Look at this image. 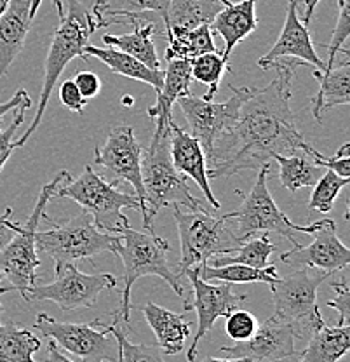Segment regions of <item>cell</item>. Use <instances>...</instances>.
<instances>
[{"mask_svg":"<svg viewBox=\"0 0 350 362\" xmlns=\"http://www.w3.org/2000/svg\"><path fill=\"white\" fill-rule=\"evenodd\" d=\"M295 66V59L277 62L274 81L265 88H251L237 122L214 143L208 157L209 180L270 169L274 156H293L308 145L289 107Z\"/></svg>","mask_w":350,"mask_h":362,"instance_id":"cell-1","label":"cell"},{"mask_svg":"<svg viewBox=\"0 0 350 362\" xmlns=\"http://www.w3.org/2000/svg\"><path fill=\"white\" fill-rule=\"evenodd\" d=\"M169 251H171V246L168 240L156 235L153 232L143 233L129 226L120 233V246L117 249V256H120L124 263V289L122 303H120V310L115 314V319H120V322L124 324H129L131 308H133L131 289L138 279L146 277V275L161 277L168 282L183 300V308L192 310L190 300H188L185 288L182 286V279L168 262Z\"/></svg>","mask_w":350,"mask_h":362,"instance_id":"cell-2","label":"cell"},{"mask_svg":"<svg viewBox=\"0 0 350 362\" xmlns=\"http://www.w3.org/2000/svg\"><path fill=\"white\" fill-rule=\"evenodd\" d=\"M69 4V13L59 20V26L54 30L51 45H49V52L46 58V71H44V82L42 90H40L39 107H37L35 117H33L32 124L26 127V131L21 134L18 141H14L16 148H21L30 136L37 131L40 120H42L44 112H46L49 100L52 96L58 78L65 71V68L71 59L81 58L88 62L84 54V49L89 45V39L98 28V23L94 16L82 6L78 0H66Z\"/></svg>","mask_w":350,"mask_h":362,"instance_id":"cell-3","label":"cell"},{"mask_svg":"<svg viewBox=\"0 0 350 362\" xmlns=\"http://www.w3.org/2000/svg\"><path fill=\"white\" fill-rule=\"evenodd\" d=\"M169 131H153L152 143L141 156V180L145 188V206L148 220L156 218L164 207L180 206L188 211H209L199 199L192 195L185 176L175 169L169 152Z\"/></svg>","mask_w":350,"mask_h":362,"instance_id":"cell-4","label":"cell"},{"mask_svg":"<svg viewBox=\"0 0 350 362\" xmlns=\"http://www.w3.org/2000/svg\"><path fill=\"white\" fill-rule=\"evenodd\" d=\"M56 197H66L77 202L86 213L91 214L98 230L112 235H120L129 228V220L122 209L127 207L143 213L141 204L134 195L117 190V181H107L91 165H86L78 178H70L62 185Z\"/></svg>","mask_w":350,"mask_h":362,"instance_id":"cell-5","label":"cell"},{"mask_svg":"<svg viewBox=\"0 0 350 362\" xmlns=\"http://www.w3.org/2000/svg\"><path fill=\"white\" fill-rule=\"evenodd\" d=\"M71 176L69 171H62L54 176V180L44 185L33 206L32 214L21 226L20 233L13 237L9 244L0 251V272L4 279L11 282L6 291H18L26 300V293L32 286L37 284V269L40 267V259L37 256L35 235L39 232L40 221L46 218V207L52 197H56L59 187L65 185Z\"/></svg>","mask_w":350,"mask_h":362,"instance_id":"cell-6","label":"cell"},{"mask_svg":"<svg viewBox=\"0 0 350 362\" xmlns=\"http://www.w3.org/2000/svg\"><path fill=\"white\" fill-rule=\"evenodd\" d=\"M171 209L182 244V258L176 267L180 279L187 270L204 265L214 256L231 255L243 244L227 221L213 216L211 211H188L180 206H173Z\"/></svg>","mask_w":350,"mask_h":362,"instance_id":"cell-7","label":"cell"},{"mask_svg":"<svg viewBox=\"0 0 350 362\" xmlns=\"http://www.w3.org/2000/svg\"><path fill=\"white\" fill-rule=\"evenodd\" d=\"M270 169H262L258 171L257 181L251 187L250 194L243 199V204L232 213L225 214V221H233L235 223L237 239L240 243L250 239L257 232H276L288 239L295 247H300L298 235L300 233H315L321 228L322 220L314 221L310 225H295L274 202L270 195L269 185H267V176Z\"/></svg>","mask_w":350,"mask_h":362,"instance_id":"cell-8","label":"cell"},{"mask_svg":"<svg viewBox=\"0 0 350 362\" xmlns=\"http://www.w3.org/2000/svg\"><path fill=\"white\" fill-rule=\"evenodd\" d=\"M52 226L44 232H37L35 247L54 259L56 265L75 263L78 259H91L100 252H114L120 246V235H112L98 230L91 214L84 209L77 216L54 223L46 216Z\"/></svg>","mask_w":350,"mask_h":362,"instance_id":"cell-9","label":"cell"},{"mask_svg":"<svg viewBox=\"0 0 350 362\" xmlns=\"http://www.w3.org/2000/svg\"><path fill=\"white\" fill-rule=\"evenodd\" d=\"M331 275L333 274L327 272L312 275L307 267H303L286 277H277V281L270 284L274 298L272 317L289 324L295 338H310V334L325 324L317 307V289Z\"/></svg>","mask_w":350,"mask_h":362,"instance_id":"cell-10","label":"cell"},{"mask_svg":"<svg viewBox=\"0 0 350 362\" xmlns=\"http://www.w3.org/2000/svg\"><path fill=\"white\" fill-rule=\"evenodd\" d=\"M35 327L44 337L52 338L58 346L81 357V362H117L119 343L110 331V324L101 320L93 322H62L40 312L35 319Z\"/></svg>","mask_w":350,"mask_h":362,"instance_id":"cell-11","label":"cell"},{"mask_svg":"<svg viewBox=\"0 0 350 362\" xmlns=\"http://www.w3.org/2000/svg\"><path fill=\"white\" fill-rule=\"evenodd\" d=\"M117 288V277L112 274H82L74 263L54 267V281L35 284L26 293L28 301H54L62 310L91 308L103 291Z\"/></svg>","mask_w":350,"mask_h":362,"instance_id":"cell-12","label":"cell"},{"mask_svg":"<svg viewBox=\"0 0 350 362\" xmlns=\"http://www.w3.org/2000/svg\"><path fill=\"white\" fill-rule=\"evenodd\" d=\"M231 90L232 98H228L225 103H214V101L192 96V94L176 101V105L182 108L183 115H185L187 124L190 126V134L202 146L206 158L211 156L214 143L220 139V136L227 133L237 122L240 107L251 94V88L231 86Z\"/></svg>","mask_w":350,"mask_h":362,"instance_id":"cell-13","label":"cell"},{"mask_svg":"<svg viewBox=\"0 0 350 362\" xmlns=\"http://www.w3.org/2000/svg\"><path fill=\"white\" fill-rule=\"evenodd\" d=\"M143 148L134 136L133 127L119 126L110 131L105 143L94 150V164L103 168L114 181H127L134 188V197L141 204L143 226L153 232L145 206V188L141 180Z\"/></svg>","mask_w":350,"mask_h":362,"instance_id":"cell-14","label":"cell"},{"mask_svg":"<svg viewBox=\"0 0 350 362\" xmlns=\"http://www.w3.org/2000/svg\"><path fill=\"white\" fill-rule=\"evenodd\" d=\"M185 277H188L194 289V301H190V308L197 312V333L194 334L192 345L188 349L187 362H195L199 341L213 329L214 322L220 317L231 315L243 301H246L247 296L233 293V284H228V282L214 286L202 281L194 269L187 270Z\"/></svg>","mask_w":350,"mask_h":362,"instance_id":"cell-15","label":"cell"},{"mask_svg":"<svg viewBox=\"0 0 350 362\" xmlns=\"http://www.w3.org/2000/svg\"><path fill=\"white\" fill-rule=\"evenodd\" d=\"M218 352L225 359H246L247 362H279L300 354L295 346V333L291 326L276 317L258 326L251 339L221 346Z\"/></svg>","mask_w":350,"mask_h":362,"instance_id":"cell-16","label":"cell"},{"mask_svg":"<svg viewBox=\"0 0 350 362\" xmlns=\"http://www.w3.org/2000/svg\"><path fill=\"white\" fill-rule=\"evenodd\" d=\"M302 0H288L286 7V20L277 42L272 45L265 56L258 59L262 70H270L281 59H302L303 65L314 66L315 70H326V62H322L315 52L308 26H305L298 16V4Z\"/></svg>","mask_w":350,"mask_h":362,"instance_id":"cell-17","label":"cell"},{"mask_svg":"<svg viewBox=\"0 0 350 362\" xmlns=\"http://www.w3.org/2000/svg\"><path fill=\"white\" fill-rule=\"evenodd\" d=\"M279 259L286 265L319 269L327 274L347 269L350 263V249L340 240L337 233V223L333 220H322L321 228L314 233L310 246L295 247L282 252Z\"/></svg>","mask_w":350,"mask_h":362,"instance_id":"cell-18","label":"cell"},{"mask_svg":"<svg viewBox=\"0 0 350 362\" xmlns=\"http://www.w3.org/2000/svg\"><path fill=\"white\" fill-rule=\"evenodd\" d=\"M169 152L176 171L182 176H188L197 183L202 195L214 211L221 209V204L214 197L211 190V180L208 176V158L204 150L199 145L197 139L190 133L183 131L178 124L173 120L171 131H169Z\"/></svg>","mask_w":350,"mask_h":362,"instance_id":"cell-19","label":"cell"},{"mask_svg":"<svg viewBox=\"0 0 350 362\" xmlns=\"http://www.w3.org/2000/svg\"><path fill=\"white\" fill-rule=\"evenodd\" d=\"M32 21L30 0H9L0 16V78L23 51Z\"/></svg>","mask_w":350,"mask_h":362,"instance_id":"cell-20","label":"cell"},{"mask_svg":"<svg viewBox=\"0 0 350 362\" xmlns=\"http://www.w3.org/2000/svg\"><path fill=\"white\" fill-rule=\"evenodd\" d=\"M257 2L258 0H240L239 4L232 2L231 6H225L209 25L211 32L218 33L223 39L225 47L221 51V56L227 62L233 47L243 42L258 26L257 11H255Z\"/></svg>","mask_w":350,"mask_h":362,"instance_id":"cell-21","label":"cell"},{"mask_svg":"<svg viewBox=\"0 0 350 362\" xmlns=\"http://www.w3.org/2000/svg\"><path fill=\"white\" fill-rule=\"evenodd\" d=\"M190 59H171L164 71L163 89L157 93V103L148 108V115L156 119V129H168L173 122V105L180 98L190 94Z\"/></svg>","mask_w":350,"mask_h":362,"instance_id":"cell-22","label":"cell"},{"mask_svg":"<svg viewBox=\"0 0 350 362\" xmlns=\"http://www.w3.org/2000/svg\"><path fill=\"white\" fill-rule=\"evenodd\" d=\"M143 317L148 322L150 329L157 338V346L168 356L183 352L192 324L182 314L168 310L156 303H146L140 307Z\"/></svg>","mask_w":350,"mask_h":362,"instance_id":"cell-23","label":"cell"},{"mask_svg":"<svg viewBox=\"0 0 350 362\" xmlns=\"http://www.w3.org/2000/svg\"><path fill=\"white\" fill-rule=\"evenodd\" d=\"M225 7L220 0H171L164 23V35H182L199 26L211 25Z\"/></svg>","mask_w":350,"mask_h":362,"instance_id":"cell-24","label":"cell"},{"mask_svg":"<svg viewBox=\"0 0 350 362\" xmlns=\"http://www.w3.org/2000/svg\"><path fill=\"white\" fill-rule=\"evenodd\" d=\"M314 77L319 82V90L312 96L310 110L317 122H322V113L329 108L350 103V66L347 62L329 70H315Z\"/></svg>","mask_w":350,"mask_h":362,"instance_id":"cell-25","label":"cell"},{"mask_svg":"<svg viewBox=\"0 0 350 362\" xmlns=\"http://www.w3.org/2000/svg\"><path fill=\"white\" fill-rule=\"evenodd\" d=\"M84 54L88 59L91 56L100 59L101 63H105L117 75H122V77L133 78V81H140L152 86L156 89V93H159L163 89L164 70H152V68L143 65L141 62H138L133 56L126 54V52L117 51L114 47H96V45L89 44L84 49Z\"/></svg>","mask_w":350,"mask_h":362,"instance_id":"cell-26","label":"cell"},{"mask_svg":"<svg viewBox=\"0 0 350 362\" xmlns=\"http://www.w3.org/2000/svg\"><path fill=\"white\" fill-rule=\"evenodd\" d=\"M171 0H98L93 6V16L100 26L112 25L117 18H126L133 23L146 14H156L163 21V28L165 23V13Z\"/></svg>","mask_w":350,"mask_h":362,"instance_id":"cell-27","label":"cell"},{"mask_svg":"<svg viewBox=\"0 0 350 362\" xmlns=\"http://www.w3.org/2000/svg\"><path fill=\"white\" fill-rule=\"evenodd\" d=\"M350 349V327L349 326H326L308 338L307 349L302 352L298 362H338Z\"/></svg>","mask_w":350,"mask_h":362,"instance_id":"cell-28","label":"cell"},{"mask_svg":"<svg viewBox=\"0 0 350 362\" xmlns=\"http://www.w3.org/2000/svg\"><path fill=\"white\" fill-rule=\"evenodd\" d=\"M133 25L134 32L124 33V35H105L103 42L108 47L133 56L152 70H161V59L157 56L156 42H153V33L157 32V26L153 23L140 25L138 21H133Z\"/></svg>","mask_w":350,"mask_h":362,"instance_id":"cell-29","label":"cell"},{"mask_svg":"<svg viewBox=\"0 0 350 362\" xmlns=\"http://www.w3.org/2000/svg\"><path fill=\"white\" fill-rule=\"evenodd\" d=\"M40 339L13 320H0V362H35Z\"/></svg>","mask_w":350,"mask_h":362,"instance_id":"cell-30","label":"cell"},{"mask_svg":"<svg viewBox=\"0 0 350 362\" xmlns=\"http://www.w3.org/2000/svg\"><path fill=\"white\" fill-rule=\"evenodd\" d=\"M199 277L202 281H221L228 284H246V282H263V284H274L277 281L276 265H269L267 269H253L247 265H223V267H209L199 265L194 267Z\"/></svg>","mask_w":350,"mask_h":362,"instance_id":"cell-31","label":"cell"},{"mask_svg":"<svg viewBox=\"0 0 350 362\" xmlns=\"http://www.w3.org/2000/svg\"><path fill=\"white\" fill-rule=\"evenodd\" d=\"M279 164V180L282 187L295 194L305 187H314L322 176V168H317L307 153L296 152L293 156H274Z\"/></svg>","mask_w":350,"mask_h":362,"instance_id":"cell-32","label":"cell"},{"mask_svg":"<svg viewBox=\"0 0 350 362\" xmlns=\"http://www.w3.org/2000/svg\"><path fill=\"white\" fill-rule=\"evenodd\" d=\"M276 251V246L270 243V237L259 235L257 239H247L240 244L231 255L214 256L206 262L209 267H223V265H247L253 269H267L272 263L269 262L270 255Z\"/></svg>","mask_w":350,"mask_h":362,"instance_id":"cell-33","label":"cell"},{"mask_svg":"<svg viewBox=\"0 0 350 362\" xmlns=\"http://www.w3.org/2000/svg\"><path fill=\"white\" fill-rule=\"evenodd\" d=\"M168 42V47H165V59L168 62H171V59H194L197 56L218 51L209 25L199 26V28L190 30L182 35L169 37Z\"/></svg>","mask_w":350,"mask_h":362,"instance_id":"cell-34","label":"cell"},{"mask_svg":"<svg viewBox=\"0 0 350 362\" xmlns=\"http://www.w3.org/2000/svg\"><path fill=\"white\" fill-rule=\"evenodd\" d=\"M227 70H228V62L221 56L220 51L209 52V54H202V56H197V58L190 59L192 81L208 86V93L202 96L208 101H213V98L216 96L218 89H220V84H221V78H223L225 71Z\"/></svg>","mask_w":350,"mask_h":362,"instance_id":"cell-35","label":"cell"},{"mask_svg":"<svg viewBox=\"0 0 350 362\" xmlns=\"http://www.w3.org/2000/svg\"><path fill=\"white\" fill-rule=\"evenodd\" d=\"M350 183V178H342L337 173L327 171L317 183L314 185L312 197L308 201V209L319 211V213H329L333 209V204L340 195V192Z\"/></svg>","mask_w":350,"mask_h":362,"instance_id":"cell-36","label":"cell"},{"mask_svg":"<svg viewBox=\"0 0 350 362\" xmlns=\"http://www.w3.org/2000/svg\"><path fill=\"white\" fill-rule=\"evenodd\" d=\"M110 331L119 343V362H165L164 352L159 346L136 345L129 341L126 333L117 326V319L110 324Z\"/></svg>","mask_w":350,"mask_h":362,"instance_id":"cell-37","label":"cell"},{"mask_svg":"<svg viewBox=\"0 0 350 362\" xmlns=\"http://www.w3.org/2000/svg\"><path fill=\"white\" fill-rule=\"evenodd\" d=\"M350 35V0H338V20L337 26H334L333 37H331V42L327 45V51H329V58L326 62V70L334 66L337 62V56L345 54L349 56L350 52L344 47V44L347 42Z\"/></svg>","mask_w":350,"mask_h":362,"instance_id":"cell-38","label":"cell"},{"mask_svg":"<svg viewBox=\"0 0 350 362\" xmlns=\"http://www.w3.org/2000/svg\"><path fill=\"white\" fill-rule=\"evenodd\" d=\"M302 152L307 153L317 168H327V171L337 173L342 178H350V143H344L340 150L331 157H325L310 145H305Z\"/></svg>","mask_w":350,"mask_h":362,"instance_id":"cell-39","label":"cell"},{"mask_svg":"<svg viewBox=\"0 0 350 362\" xmlns=\"http://www.w3.org/2000/svg\"><path fill=\"white\" fill-rule=\"evenodd\" d=\"M258 320L251 312L247 310H233L231 315L227 317V324H225V329L227 334L231 337L235 343L247 341L255 337L258 329Z\"/></svg>","mask_w":350,"mask_h":362,"instance_id":"cell-40","label":"cell"},{"mask_svg":"<svg viewBox=\"0 0 350 362\" xmlns=\"http://www.w3.org/2000/svg\"><path fill=\"white\" fill-rule=\"evenodd\" d=\"M25 112L26 108H18V110H14V119L13 122H11V126L7 127V129L0 131V171L4 169L6 162L9 160L11 153L16 150L13 139H14V134H16L18 129L21 127V124H23Z\"/></svg>","mask_w":350,"mask_h":362,"instance_id":"cell-41","label":"cell"},{"mask_svg":"<svg viewBox=\"0 0 350 362\" xmlns=\"http://www.w3.org/2000/svg\"><path fill=\"white\" fill-rule=\"evenodd\" d=\"M331 288L337 291V298L327 301V307L333 308V310L338 312L340 315V320H338V326H349L350 320V289L347 279H342V281L331 282Z\"/></svg>","mask_w":350,"mask_h":362,"instance_id":"cell-42","label":"cell"},{"mask_svg":"<svg viewBox=\"0 0 350 362\" xmlns=\"http://www.w3.org/2000/svg\"><path fill=\"white\" fill-rule=\"evenodd\" d=\"M59 100H62V103L65 105L69 110L77 113L84 112L86 105H88V100L82 96L81 90L77 89V86H75V82L71 81V78L59 86Z\"/></svg>","mask_w":350,"mask_h":362,"instance_id":"cell-43","label":"cell"},{"mask_svg":"<svg viewBox=\"0 0 350 362\" xmlns=\"http://www.w3.org/2000/svg\"><path fill=\"white\" fill-rule=\"evenodd\" d=\"M74 82L86 100L94 98L101 90L100 77H98L96 74H93V71H78V74L75 75Z\"/></svg>","mask_w":350,"mask_h":362,"instance_id":"cell-44","label":"cell"},{"mask_svg":"<svg viewBox=\"0 0 350 362\" xmlns=\"http://www.w3.org/2000/svg\"><path fill=\"white\" fill-rule=\"evenodd\" d=\"M13 216V209L11 207H6L4 214H0V251L7 246V244L13 240V237L16 233H20L21 225H18L16 221L11 220Z\"/></svg>","mask_w":350,"mask_h":362,"instance_id":"cell-45","label":"cell"},{"mask_svg":"<svg viewBox=\"0 0 350 362\" xmlns=\"http://www.w3.org/2000/svg\"><path fill=\"white\" fill-rule=\"evenodd\" d=\"M30 107H32V100H30L28 93H26L25 89H20L13 98H11L9 101H6V103H0V124H2V119L6 113L18 110V108H26V110H28Z\"/></svg>","mask_w":350,"mask_h":362,"instance_id":"cell-46","label":"cell"},{"mask_svg":"<svg viewBox=\"0 0 350 362\" xmlns=\"http://www.w3.org/2000/svg\"><path fill=\"white\" fill-rule=\"evenodd\" d=\"M47 362H74L65 354L59 350V346L54 341H49L47 345Z\"/></svg>","mask_w":350,"mask_h":362,"instance_id":"cell-47","label":"cell"},{"mask_svg":"<svg viewBox=\"0 0 350 362\" xmlns=\"http://www.w3.org/2000/svg\"><path fill=\"white\" fill-rule=\"evenodd\" d=\"M302 2L305 4V11H303V25L308 26L310 25L312 18H314V11L315 7H317V4L321 2V0H302Z\"/></svg>","mask_w":350,"mask_h":362,"instance_id":"cell-48","label":"cell"},{"mask_svg":"<svg viewBox=\"0 0 350 362\" xmlns=\"http://www.w3.org/2000/svg\"><path fill=\"white\" fill-rule=\"evenodd\" d=\"M40 2H42V0H30V16L32 18H35L37 11H39L40 7Z\"/></svg>","mask_w":350,"mask_h":362,"instance_id":"cell-49","label":"cell"},{"mask_svg":"<svg viewBox=\"0 0 350 362\" xmlns=\"http://www.w3.org/2000/svg\"><path fill=\"white\" fill-rule=\"evenodd\" d=\"M202 362H247V361L246 359H225V357L223 359H216V357L209 356V357H206Z\"/></svg>","mask_w":350,"mask_h":362,"instance_id":"cell-50","label":"cell"},{"mask_svg":"<svg viewBox=\"0 0 350 362\" xmlns=\"http://www.w3.org/2000/svg\"><path fill=\"white\" fill-rule=\"evenodd\" d=\"M52 6L56 7V11H58L59 20H62V18L65 16V9H63V0H52Z\"/></svg>","mask_w":350,"mask_h":362,"instance_id":"cell-51","label":"cell"},{"mask_svg":"<svg viewBox=\"0 0 350 362\" xmlns=\"http://www.w3.org/2000/svg\"><path fill=\"white\" fill-rule=\"evenodd\" d=\"M7 4H9V0H0V16H2V13L6 11Z\"/></svg>","mask_w":350,"mask_h":362,"instance_id":"cell-52","label":"cell"},{"mask_svg":"<svg viewBox=\"0 0 350 362\" xmlns=\"http://www.w3.org/2000/svg\"><path fill=\"white\" fill-rule=\"evenodd\" d=\"M2 281H4V275H2V272H0V284H2ZM0 288H2V286H0ZM4 312V307H2V303H0V314H2Z\"/></svg>","mask_w":350,"mask_h":362,"instance_id":"cell-53","label":"cell"},{"mask_svg":"<svg viewBox=\"0 0 350 362\" xmlns=\"http://www.w3.org/2000/svg\"><path fill=\"white\" fill-rule=\"evenodd\" d=\"M131 103H133L131 96H126V100H124V105H131Z\"/></svg>","mask_w":350,"mask_h":362,"instance_id":"cell-54","label":"cell"},{"mask_svg":"<svg viewBox=\"0 0 350 362\" xmlns=\"http://www.w3.org/2000/svg\"><path fill=\"white\" fill-rule=\"evenodd\" d=\"M220 2H223L225 6H231V4H232V0H220Z\"/></svg>","mask_w":350,"mask_h":362,"instance_id":"cell-55","label":"cell"},{"mask_svg":"<svg viewBox=\"0 0 350 362\" xmlns=\"http://www.w3.org/2000/svg\"><path fill=\"white\" fill-rule=\"evenodd\" d=\"M117 362H119V361H117Z\"/></svg>","mask_w":350,"mask_h":362,"instance_id":"cell-56","label":"cell"}]
</instances>
